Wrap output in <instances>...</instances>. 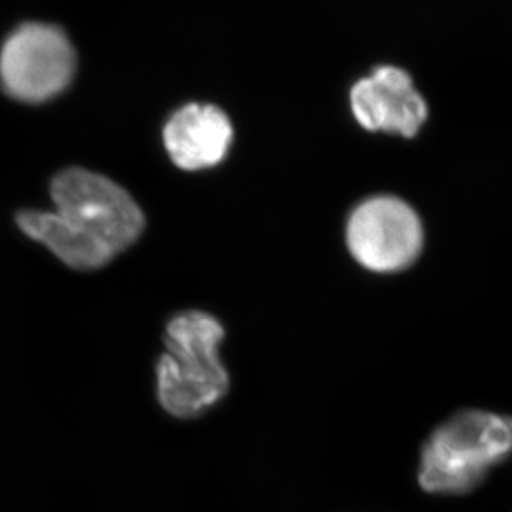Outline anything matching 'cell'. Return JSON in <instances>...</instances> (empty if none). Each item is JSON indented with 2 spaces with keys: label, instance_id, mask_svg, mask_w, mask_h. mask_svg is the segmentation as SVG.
I'll return each mask as SVG.
<instances>
[{
  "label": "cell",
  "instance_id": "cell-1",
  "mask_svg": "<svg viewBox=\"0 0 512 512\" xmlns=\"http://www.w3.org/2000/svg\"><path fill=\"white\" fill-rule=\"evenodd\" d=\"M512 456V416L469 408L434 429L421 449L419 486L431 494L473 493Z\"/></svg>",
  "mask_w": 512,
  "mask_h": 512
},
{
  "label": "cell",
  "instance_id": "cell-2",
  "mask_svg": "<svg viewBox=\"0 0 512 512\" xmlns=\"http://www.w3.org/2000/svg\"><path fill=\"white\" fill-rule=\"evenodd\" d=\"M222 323L205 311H183L168 321L167 353L157 363L158 399L177 418H195L228 393L230 378L218 348Z\"/></svg>",
  "mask_w": 512,
  "mask_h": 512
},
{
  "label": "cell",
  "instance_id": "cell-8",
  "mask_svg": "<svg viewBox=\"0 0 512 512\" xmlns=\"http://www.w3.org/2000/svg\"><path fill=\"white\" fill-rule=\"evenodd\" d=\"M17 223L25 235L44 243L65 265L77 270H97L115 256L99 238L60 213L27 210L17 215Z\"/></svg>",
  "mask_w": 512,
  "mask_h": 512
},
{
  "label": "cell",
  "instance_id": "cell-5",
  "mask_svg": "<svg viewBox=\"0 0 512 512\" xmlns=\"http://www.w3.org/2000/svg\"><path fill=\"white\" fill-rule=\"evenodd\" d=\"M346 242L351 255L368 270L396 273L414 265L423 252V222L409 203L380 195L351 213Z\"/></svg>",
  "mask_w": 512,
  "mask_h": 512
},
{
  "label": "cell",
  "instance_id": "cell-7",
  "mask_svg": "<svg viewBox=\"0 0 512 512\" xmlns=\"http://www.w3.org/2000/svg\"><path fill=\"white\" fill-rule=\"evenodd\" d=\"M230 119L215 105L188 104L163 128V143L178 168L197 172L215 167L232 145Z\"/></svg>",
  "mask_w": 512,
  "mask_h": 512
},
{
  "label": "cell",
  "instance_id": "cell-6",
  "mask_svg": "<svg viewBox=\"0 0 512 512\" xmlns=\"http://www.w3.org/2000/svg\"><path fill=\"white\" fill-rule=\"evenodd\" d=\"M351 109L361 127L413 138L428 120V104L406 70L376 69L351 89Z\"/></svg>",
  "mask_w": 512,
  "mask_h": 512
},
{
  "label": "cell",
  "instance_id": "cell-4",
  "mask_svg": "<svg viewBox=\"0 0 512 512\" xmlns=\"http://www.w3.org/2000/svg\"><path fill=\"white\" fill-rule=\"evenodd\" d=\"M50 193L57 213L99 238L115 255L142 235V210L110 178L84 168H67L52 180Z\"/></svg>",
  "mask_w": 512,
  "mask_h": 512
},
{
  "label": "cell",
  "instance_id": "cell-3",
  "mask_svg": "<svg viewBox=\"0 0 512 512\" xmlns=\"http://www.w3.org/2000/svg\"><path fill=\"white\" fill-rule=\"evenodd\" d=\"M77 55L55 25H20L0 50V85L12 99L40 104L62 94L74 79Z\"/></svg>",
  "mask_w": 512,
  "mask_h": 512
}]
</instances>
